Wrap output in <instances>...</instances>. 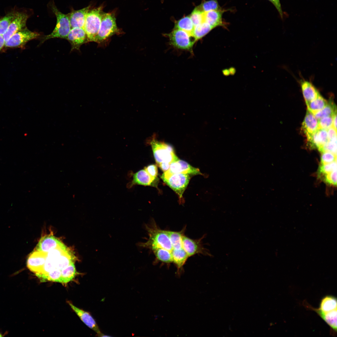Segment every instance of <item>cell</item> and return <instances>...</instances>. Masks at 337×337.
<instances>
[{"instance_id": "obj_38", "label": "cell", "mask_w": 337, "mask_h": 337, "mask_svg": "<svg viewBox=\"0 0 337 337\" xmlns=\"http://www.w3.org/2000/svg\"><path fill=\"white\" fill-rule=\"evenodd\" d=\"M329 151L337 155V135L328 140L323 146L321 153Z\"/></svg>"}, {"instance_id": "obj_35", "label": "cell", "mask_w": 337, "mask_h": 337, "mask_svg": "<svg viewBox=\"0 0 337 337\" xmlns=\"http://www.w3.org/2000/svg\"><path fill=\"white\" fill-rule=\"evenodd\" d=\"M16 12L9 13L0 19V35L3 36L9 24L14 18Z\"/></svg>"}, {"instance_id": "obj_27", "label": "cell", "mask_w": 337, "mask_h": 337, "mask_svg": "<svg viewBox=\"0 0 337 337\" xmlns=\"http://www.w3.org/2000/svg\"><path fill=\"white\" fill-rule=\"evenodd\" d=\"M337 113L336 105L332 100H330L327 105L322 110L314 114L319 120L322 118L328 116H333Z\"/></svg>"}, {"instance_id": "obj_12", "label": "cell", "mask_w": 337, "mask_h": 337, "mask_svg": "<svg viewBox=\"0 0 337 337\" xmlns=\"http://www.w3.org/2000/svg\"><path fill=\"white\" fill-rule=\"evenodd\" d=\"M165 172L170 174L181 173L193 175L202 174L199 169L192 167L187 162L179 159L171 163L169 169Z\"/></svg>"}, {"instance_id": "obj_45", "label": "cell", "mask_w": 337, "mask_h": 337, "mask_svg": "<svg viewBox=\"0 0 337 337\" xmlns=\"http://www.w3.org/2000/svg\"><path fill=\"white\" fill-rule=\"evenodd\" d=\"M170 164L167 162H162L159 164L158 166L164 172L169 168Z\"/></svg>"}, {"instance_id": "obj_22", "label": "cell", "mask_w": 337, "mask_h": 337, "mask_svg": "<svg viewBox=\"0 0 337 337\" xmlns=\"http://www.w3.org/2000/svg\"><path fill=\"white\" fill-rule=\"evenodd\" d=\"M224 10H213L204 13V22L210 25L213 29L218 26H224L222 20V13Z\"/></svg>"}, {"instance_id": "obj_7", "label": "cell", "mask_w": 337, "mask_h": 337, "mask_svg": "<svg viewBox=\"0 0 337 337\" xmlns=\"http://www.w3.org/2000/svg\"><path fill=\"white\" fill-rule=\"evenodd\" d=\"M119 32V30L116 25L114 14L112 13H104L95 42H102Z\"/></svg>"}, {"instance_id": "obj_39", "label": "cell", "mask_w": 337, "mask_h": 337, "mask_svg": "<svg viewBox=\"0 0 337 337\" xmlns=\"http://www.w3.org/2000/svg\"><path fill=\"white\" fill-rule=\"evenodd\" d=\"M319 178L325 182L330 185L336 186L337 184V169Z\"/></svg>"}, {"instance_id": "obj_1", "label": "cell", "mask_w": 337, "mask_h": 337, "mask_svg": "<svg viewBox=\"0 0 337 337\" xmlns=\"http://www.w3.org/2000/svg\"><path fill=\"white\" fill-rule=\"evenodd\" d=\"M145 227L149 237L146 242L138 243L139 247L152 250L157 248H162L172 252L173 248L167 231L160 229L154 220L145 224Z\"/></svg>"}, {"instance_id": "obj_30", "label": "cell", "mask_w": 337, "mask_h": 337, "mask_svg": "<svg viewBox=\"0 0 337 337\" xmlns=\"http://www.w3.org/2000/svg\"><path fill=\"white\" fill-rule=\"evenodd\" d=\"M36 276L40 279L42 282L50 281L62 283L61 270L56 268L52 270L48 273L39 274Z\"/></svg>"}, {"instance_id": "obj_36", "label": "cell", "mask_w": 337, "mask_h": 337, "mask_svg": "<svg viewBox=\"0 0 337 337\" xmlns=\"http://www.w3.org/2000/svg\"><path fill=\"white\" fill-rule=\"evenodd\" d=\"M337 169V161L326 164H320L318 170V175L321 176L329 173Z\"/></svg>"}, {"instance_id": "obj_37", "label": "cell", "mask_w": 337, "mask_h": 337, "mask_svg": "<svg viewBox=\"0 0 337 337\" xmlns=\"http://www.w3.org/2000/svg\"><path fill=\"white\" fill-rule=\"evenodd\" d=\"M204 13L197 7L193 10L189 17L194 26L204 22Z\"/></svg>"}, {"instance_id": "obj_8", "label": "cell", "mask_w": 337, "mask_h": 337, "mask_svg": "<svg viewBox=\"0 0 337 337\" xmlns=\"http://www.w3.org/2000/svg\"><path fill=\"white\" fill-rule=\"evenodd\" d=\"M40 34L32 32L27 27L17 32L5 42V46L16 47L22 46L29 41L37 38Z\"/></svg>"}, {"instance_id": "obj_5", "label": "cell", "mask_w": 337, "mask_h": 337, "mask_svg": "<svg viewBox=\"0 0 337 337\" xmlns=\"http://www.w3.org/2000/svg\"><path fill=\"white\" fill-rule=\"evenodd\" d=\"M161 178L177 193L179 200H182L183 193L190 178L189 175L181 173L170 174L164 172Z\"/></svg>"}, {"instance_id": "obj_42", "label": "cell", "mask_w": 337, "mask_h": 337, "mask_svg": "<svg viewBox=\"0 0 337 337\" xmlns=\"http://www.w3.org/2000/svg\"><path fill=\"white\" fill-rule=\"evenodd\" d=\"M144 169L152 177L154 178H158V170L157 165L150 164L145 167Z\"/></svg>"}, {"instance_id": "obj_10", "label": "cell", "mask_w": 337, "mask_h": 337, "mask_svg": "<svg viewBox=\"0 0 337 337\" xmlns=\"http://www.w3.org/2000/svg\"><path fill=\"white\" fill-rule=\"evenodd\" d=\"M66 39L71 44V51L74 49L79 50L81 46L87 42L86 33L83 28H71Z\"/></svg>"}, {"instance_id": "obj_32", "label": "cell", "mask_w": 337, "mask_h": 337, "mask_svg": "<svg viewBox=\"0 0 337 337\" xmlns=\"http://www.w3.org/2000/svg\"><path fill=\"white\" fill-rule=\"evenodd\" d=\"M157 260L166 263L173 262L171 252L162 248H157L153 250Z\"/></svg>"}, {"instance_id": "obj_41", "label": "cell", "mask_w": 337, "mask_h": 337, "mask_svg": "<svg viewBox=\"0 0 337 337\" xmlns=\"http://www.w3.org/2000/svg\"><path fill=\"white\" fill-rule=\"evenodd\" d=\"M320 164H326L337 161V155L329 151L322 153Z\"/></svg>"}, {"instance_id": "obj_3", "label": "cell", "mask_w": 337, "mask_h": 337, "mask_svg": "<svg viewBox=\"0 0 337 337\" xmlns=\"http://www.w3.org/2000/svg\"><path fill=\"white\" fill-rule=\"evenodd\" d=\"M51 9L56 18V25L51 33L41 38V43L51 38H59L66 39L71 29L68 14L62 13L53 4L51 5Z\"/></svg>"}, {"instance_id": "obj_2", "label": "cell", "mask_w": 337, "mask_h": 337, "mask_svg": "<svg viewBox=\"0 0 337 337\" xmlns=\"http://www.w3.org/2000/svg\"><path fill=\"white\" fill-rule=\"evenodd\" d=\"M147 142L152 148L157 165L162 162L171 164L179 159L173 147L164 142L158 140L155 135L149 138Z\"/></svg>"}, {"instance_id": "obj_21", "label": "cell", "mask_w": 337, "mask_h": 337, "mask_svg": "<svg viewBox=\"0 0 337 337\" xmlns=\"http://www.w3.org/2000/svg\"><path fill=\"white\" fill-rule=\"evenodd\" d=\"M302 94L306 103L317 98L320 94L312 83L304 79L300 80Z\"/></svg>"}, {"instance_id": "obj_24", "label": "cell", "mask_w": 337, "mask_h": 337, "mask_svg": "<svg viewBox=\"0 0 337 337\" xmlns=\"http://www.w3.org/2000/svg\"><path fill=\"white\" fill-rule=\"evenodd\" d=\"M212 29L208 24L203 22L194 26L191 34L197 41L203 37Z\"/></svg>"}, {"instance_id": "obj_34", "label": "cell", "mask_w": 337, "mask_h": 337, "mask_svg": "<svg viewBox=\"0 0 337 337\" xmlns=\"http://www.w3.org/2000/svg\"><path fill=\"white\" fill-rule=\"evenodd\" d=\"M197 7L204 12L222 10L218 4L217 0L204 1Z\"/></svg>"}, {"instance_id": "obj_48", "label": "cell", "mask_w": 337, "mask_h": 337, "mask_svg": "<svg viewBox=\"0 0 337 337\" xmlns=\"http://www.w3.org/2000/svg\"><path fill=\"white\" fill-rule=\"evenodd\" d=\"M2 334L0 333V337H2Z\"/></svg>"}, {"instance_id": "obj_47", "label": "cell", "mask_w": 337, "mask_h": 337, "mask_svg": "<svg viewBox=\"0 0 337 337\" xmlns=\"http://www.w3.org/2000/svg\"><path fill=\"white\" fill-rule=\"evenodd\" d=\"M333 126L337 130V113H335L333 116Z\"/></svg>"}, {"instance_id": "obj_15", "label": "cell", "mask_w": 337, "mask_h": 337, "mask_svg": "<svg viewBox=\"0 0 337 337\" xmlns=\"http://www.w3.org/2000/svg\"><path fill=\"white\" fill-rule=\"evenodd\" d=\"M304 306L308 309L315 311L317 314L329 326L331 330L332 335H336L337 332V309L325 313L319 310L317 308L312 307L306 302H303Z\"/></svg>"}, {"instance_id": "obj_29", "label": "cell", "mask_w": 337, "mask_h": 337, "mask_svg": "<svg viewBox=\"0 0 337 337\" xmlns=\"http://www.w3.org/2000/svg\"><path fill=\"white\" fill-rule=\"evenodd\" d=\"M76 273L73 262L61 270V280L62 284H66L71 281L75 277Z\"/></svg>"}, {"instance_id": "obj_4", "label": "cell", "mask_w": 337, "mask_h": 337, "mask_svg": "<svg viewBox=\"0 0 337 337\" xmlns=\"http://www.w3.org/2000/svg\"><path fill=\"white\" fill-rule=\"evenodd\" d=\"M103 13L101 7L90 10L87 12L84 27L87 42L95 41Z\"/></svg>"}, {"instance_id": "obj_46", "label": "cell", "mask_w": 337, "mask_h": 337, "mask_svg": "<svg viewBox=\"0 0 337 337\" xmlns=\"http://www.w3.org/2000/svg\"><path fill=\"white\" fill-rule=\"evenodd\" d=\"M5 42L3 36L0 35V51L5 46Z\"/></svg>"}, {"instance_id": "obj_26", "label": "cell", "mask_w": 337, "mask_h": 337, "mask_svg": "<svg viewBox=\"0 0 337 337\" xmlns=\"http://www.w3.org/2000/svg\"><path fill=\"white\" fill-rule=\"evenodd\" d=\"M328 102L320 95L314 100L306 103L307 110L313 114L323 109Z\"/></svg>"}, {"instance_id": "obj_19", "label": "cell", "mask_w": 337, "mask_h": 337, "mask_svg": "<svg viewBox=\"0 0 337 337\" xmlns=\"http://www.w3.org/2000/svg\"><path fill=\"white\" fill-rule=\"evenodd\" d=\"M318 128V120L311 112L307 110L303 121L302 129L308 139Z\"/></svg>"}, {"instance_id": "obj_18", "label": "cell", "mask_w": 337, "mask_h": 337, "mask_svg": "<svg viewBox=\"0 0 337 337\" xmlns=\"http://www.w3.org/2000/svg\"><path fill=\"white\" fill-rule=\"evenodd\" d=\"M307 140L312 149L316 148L320 152L323 146L328 140L327 130L318 129Z\"/></svg>"}, {"instance_id": "obj_31", "label": "cell", "mask_w": 337, "mask_h": 337, "mask_svg": "<svg viewBox=\"0 0 337 337\" xmlns=\"http://www.w3.org/2000/svg\"><path fill=\"white\" fill-rule=\"evenodd\" d=\"M194 27L189 16H187L177 21L174 28L183 30L191 34Z\"/></svg>"}, {"instance_id": "obj_40", "label": "cell", "mask_w": 337, "mask_h": 337, "mask_svg": "<svg viewBox=\"0 0 337 337\" xmlns=\"http://www.w3.org/2000/svg\"><path fill=\"white\" fill-rule=\"evenodd\" d=\"M318 120L319 129H323L327 130L329 128L333 126V116L325 117Z\"/></svg>"}, {"instance_id": "obj_43", "label": "cell", "mask_w": 337, "mask_h": 337, "mask_svg": "<svg viewBox=\"0 0 337 337\" xmlns=\"http://www.w3.org/2000/svg\"><path fill=\"white\" fill-rule=\"evenodd\" d=\"M274 6L278 11L281 18H283V13L282 9L280 0H268Z\"/></svg>"}, {"instance_id": "obj_11", "label": "cell", "mask_w": 337, "mask_h": 337, "mask_svg": "<svg viewBox=\"0 0 337 337\" xmlns=\"http://www.w3.org/2000/svg\"><path fill=\"white\" fill-rule=\"evenodd\" d=\"M183 247L188 257L197 254L208 255V252L203 246L201 240H193L183 235Z\"/></svg>"}, {"instance_id": "obj_28", "label": "cell", "mask_w": 337, "mask_h": 337, "mask_svg": "<svg viewBox=\"0 0 337 337\" xmlns=\"http://www.w3.org/2000/svg\"><path fill=\"white\" fill-rule=\"evenodd\" d=\"M183 230L179 232L167 231L172 243L173 249H178L183 247L182 237L184 235Z\"/></svg>"}, {"instance_id": "obj_25", "label": "cell", "mask_w": 337, "mask_h": 337, "mask_svg": "<svg viewBox=\"0 0 337 337\" xmlns=\"http://www.w3.org/2000/svg\"><path fill=\"white\" fill-rule=\"evenodd\" d=\"M173 262L178 268H181L188 257L183 248L178 249H173L171 252Z\"/></svg>"}, {"instance_id": "obj_23", "label": "cell", "mask_w": 337, "mask_h": 337, "mask_svg": "<svg viewBox=\"0 0 337 337\" xmlns=\"http://www.w3.org/2000/svg\"><path fill=\"white\" fill-rule=\"evenodd\" d=\"M337 301L336 297L332 295H327L321 300L319 310L325 313L337 309Z\"/></svg>"}, {"instance_id": "obj_6", "label": "cell", "mask_w": 337, "mask_h": 337, "mask_svg": "<svg viewBox=\"0 0 337 337\" xmlns=\"http://www.w3.org/2000/svg\"><path fill=\"white\" fill-rule=\"evenodd\" d=\"M166 35L169 38L170 44L174 48L191 52L196 42L191 34L178 29L174 28Z\"/></svg>"}, {"instance_id": "obj_13", "label": "cell", "mask_w": 337, "mask_h": 337, "mask_svg": "<svg viewBox=\"0 0 337 337\" xmlns=\"http://www.w3.org/2000/svg\"><path fill=\"white\" fill-rule=\"evenodd\" d=\"M47 256V253L36 250L29 256L27 261L28 268L35 274L39 273L43 266Z\"/></svg>"}, {"instance_id": "obj_17", "label": "cell", "mask_w": 337, "mask_h": 337, "mask_svg": "<svg viewBox=\"0 0 337 337\" xmlns=\"http://www.w3.org/2000/svg\"><path fill=\"white\" fill-rule=\"evenodd\" d=\"M90 8V6H89L79 10H72L68 14L71 28H84L86 15Z\"/></svg>"}, {"instance_id": "obj_33", "label": "cell", "mask_w": 337, "mask_h": 337, "mask_svg": "<svg viewBox=\"0 0 337 337\" xmlns=\"http://www.w3.org/2000/svg\"><path fill=\"white\" fill-rule=\"evenodd\" d=\"M73 262L71 254L67 249L58 258L56 263V268L61 270Z\"/></svg>"}, {"instance_id": "obj_9", "label": "cell", "mask_w": 337, "mask_h": 337, "mask_svg": "<svg viewBox=\"0 0 337 337\" xmlns=\"http://www.w3.org/2000/svg\"><path fill=\"white\" fill-rule=\"evenodd\" d=\"M28 17L27 14L25 12H17L14 18L9 24L3 37L5 42L7 41L13 35L24 28Z\"/></svg>"}, {"instance_id": "obj_14", "label": "cell", "mask_w": 337, "mask_h": 337, "mask_svg": "<svg viewBox=\"0 0 337 337\" xmlns=\"http://www.w3.org/2000/svg\"><path fill=\"white\" fill-rule=\"evenodd\" d=\"M158 180L151 176L144 169L133 174L132 180L128 184L127 187L130 188L135 185L157 187Z\"/></svg>"}, {"instance_id": "obj_44", "label": "cell", "mask_w": 337, "mask_h": 337, "mask_svg": "<svg viewBox=\"0 0 337 337\" xmlns=\"http://www.w3.org/2000/svg\"><path fill=\"white\" fill-rule=\"evenodd\" d=\"M328 140H329L337 135V130L333 126L331 127L327 130Z\"/></svg>"}, {"instance_id": "obj_16", "label": "cell", "mask_w": 337, "mask_h": 337, "mask_svg": "<svg viewBox=\"0 0 337 337\" xmlns=\"http://www.w3.org/2000/svg\"><path fill=\"white\" fill-rule=\"evenodd\" d=\"M68 303L83 322L96 332L97 336L101 333L95 319L89 312L76 307L70 302Z\"/></svg>"}, {"instance_id": "obj_20", "label": "cell", "mask_w": 337, "mask_h": 337, "mask_svg": "<svg viewBox=\"0 0 337 337\" xmlns=\"http://www.w3.org/2000/svg\"><path fill=\"white\" fill-rule=\"evenodd\" d=\"M63 243L52 236H46L42 237L39 242L36 250L47 253L52 250L61 245Z\"/></svg>"}]
</instances>
